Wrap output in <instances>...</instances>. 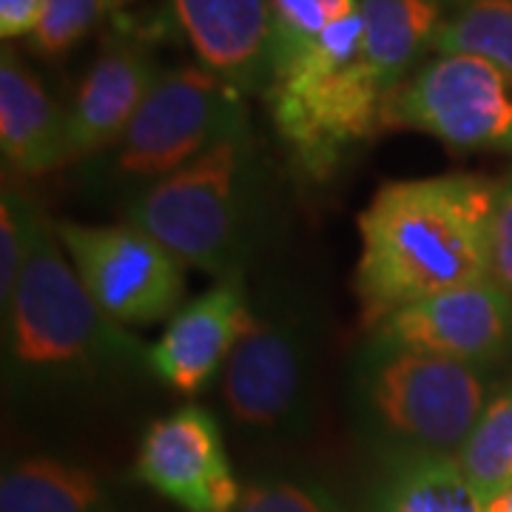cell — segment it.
I'll return each instance as SVG.
<instances>
[{
	"label": "cell",
	"mask_w": 512,
	"mask_h": 512,
	"mask_svg": "<svg viewBox=\"0 0 512 512\" xmlns=\"http://www.w3.org/2000/svg\"><path fill=\"white\" fill-rule=\"evenodd\" d=\"M498 180L436 174L384 183L359 214L353 291L362 328L439 293L490 279Z\"/></svg>",
	"instance_id": "1"
},
{
	"label": "cell",
	"mask_w": 512,
	"mask_h": 512,
	"mask_svg": "<svg viewBox=\"0 0 512 512\" xmlns=\"http://www.w3.org/2000/svg\"><path fill=\"white\" fill-rule=\"evenodd\" d=\"M3 345L15 390L83 384L109 370L151 373L148 348L89 296L46 214L3 316Z\"/></svg>",
	"instance_id": "2"
},
{
	"label": "cell",
	"mask_w": 512,
	"mask_h": 512,
	"mask_svg": "<svg viewBox=\"0 0 512 512\" xmlns=\"http://www.w3.org/2000/svg\"><path fill=\"white\" fill-rule=\"evenodd\" d=\"M350 419L370 453L458 456L493 399L490 373L376 336L350 362Z\"/></svg>",
	"instance_id": "3"
},
{
	"label": "cell",
	"mask_w": 512,
	"mask_h": 512,
	"mask_svg": "<svg viewBox=\"0 0 512 512\" xmlns=\"http://www.w3.org/2000/svg\"><path fill=\"white\" fill-rule=\"evenodd\" d=\"M131 225L183 262L239 279L262 228V163L251 126L237 128L194 163L140 188L126 205Z\"/></svg>",
	"instance_id": "4"
},
{
	"label": "cell",
	"mask_w": 512,
	"mask_h": 512,
	"mask_svg": "<svg viewBox=\"0 0 512 512\" xmlns=\"http://www.w3.org/2000/svg\"><path fill=\"white\" fill-rule=\"evenodd\" d=\"M251 126L245 94L202 63L168 69L106 151L120 183L151 185L194 163L237 128Z\"/></svg>",
	"instance_id": "5"
},
{
	"label": "cell",
	"mask_w": 512,
	"mask_h": 512,
	"mask_svg": "<svg viewBox=\"0 0 512 512\" xmlns=\"http://www.w3.org/2000/svg\"><path fill=\"white\" fill-rule=\"evenodd\" d=\"M220 402L256 439L299 436L313 416L311 322L288 305H251L220 373Z\"/></svg>",
	"instance_id": "6"
},
{
	"label": "cell",
	"mask_w": 512,
	"mask_h": 512,
	"mask_svg": "<svg viewBox=\"0 0 512 512\" xmlns=\"http://www.w3.org/2000/svg\"><path fill=\"white\" fill-rule=\"evenodd\" d=\"M421 131L458 151L512 154V77L478 55H436L387 94L382 131Z\"/></svg>",
	"instance_id": "7"
},
{
	"label": "cell",
	"mask_w": 512,
	"mask_h": 512,
	"mask_svg": "<svg viewBox=\"0 0 512 512\" xmlns=\"http://www.w3.org/2000/svg\"><path fill=\"white\" fill-rule=\"evenodd\" d=\"M74 271L123 328H154L183 308L185 265L137 225L55 222Z\"/></svg>",
	"instance_id": "8"
},
{
	"label": "cell",
	"mask_w": 512,
	"mask_h": 512,
	"mask_svg": "<svg viewBox=\"0 0 512 512\" xmlns=\"http://www.w3.org/2000/svg\"><path fill=\"white\" fill-rule=\"evenodd\" d=\"M134 473L185 512H234L242 495L220 421L197 404L148 424Z\"/></svg>",
	"instance_id": "9"
},
{
	"label": "cell",
	"mask_w": 512,
	"mask_h": 512,
	"mask_svg": "<svg viewBox=\"0 0 512 512\" xmlns=\"http://www.w3.org/2000/svg\"><path fill=\"white\" fill-rule=\"evenodd\" d=\"M370 336L490 370L512 356V296L484 279L393 313Z\"/></svg>",
	"instance_id": "10"
},
{
	"label": "cell",
	"mask_w": 512,
	"mask_h": 512,
	"mask_svg": "<svg viewBox=\"0 0 512 512\" xmlns=\"http://www.w3.org/2000/svg\"><path fill=\"white\" fill-rule=\"evenodd\" d=\"M163 77L154 49L134 29H111L69 109L74 163L106 154Z\"/></svg>",
	"instance_id": "11"
},
{
	"label": "cell",
	"mask_w": 512,
	"mask_h": 512,
	"mask_svg": "<svg viewBox=\"0 0 512 512\" xmlns=\"http://www.w3.org/2000/svg\"><path fill=\"white\" fill-rule=\"evenodd\" d=\"M248 313L251 299L239 279L200 293L171 316L163 336L148 348L151 373L177 393L197 396L222 373Z\"/></svg>",
	"instance_id": "12"
},
{
	"label": "cell",
	"mask_w": 512,
	"mask_h": 512,
	"mask_svg": "<svg viewBox=\"0 0 512 512\" xmlns=\"http://www.w3.org/2000/svg\"><path fill=\"white\" fill-rule=\"evenodd\" d=\"M171 18L205 69L245 94L271 83V0H168Z\"/></svg>",
	"instance_id": "13"
},
{
	"label": "cell",
	"mask_w": 512,
	"mask_h": 512,
	"mask_svg": "<svg viewBox=\"0 0 512 512\" xmlns=\"http://www.w3.org/2000/svg\"><path fill=\"white\" fill-rule=\"evenodd\" d=\"M0 151L23 177H43L74 163L69 111L57 106L12 46L0 52Z\"/></svg>",
	"instance_id": "14"
},
{
	"label": "cell",
	"mask_w": 512,
	"mask_h": 512,
	"mask_svg": "<svg viewBox=\"0 0 512 512\" xmlns=\"http://www.w3.org/2000/svg\"><path fill=\"white\" fill-rule=\"evenodd\" d=\"M367 72L390 94L433 52L447 20L444 0H359Z\"/></svg>",
	"instance_id": "15"
},
{
	"label": "cell",
	"mask_w": 512,
	"mask_h": 512,
	"mask_svg": "<svg viewBox=\"0 0 512 512\" xmlns=\"http://www.w3.org/2000/svg\"><path fill=\"white\" fill-rule=\"evenodd\" d=\"M0 512H120V498L89 464L26 456L3 467Z\"/></svg>",
	"instance_id": "16"
},
{
	"label": "cell",
	"mask_w": 512,
	"mask_h": 512,
	"mask_svg": "<svg viewBox=\"0 0 512 512\" xmlns=\"http://www.w3.org/2000/svg\"><path fill=\"white\" fill-rule=\"evenodd\" d=\"M365 512H484V504L453 456H410L379 461Z\"/></svg>",
	"instance_id": "17"
},
{
	"label": "cell",
	"mask_w": 512,
	"mask_h": 512,
	"mask_svg": "<svg viewBox=\"0 0 512 512\" xmlns=\"http://www.w3.org/2000/svg\"><path fill=\"white\" fill-rule=\"evenodd\" d=\"M458 467L473 490L490 498L512 484V382L493 393L473 433L458 450Z\"/></svg>",
	"instance_id": "18"
},
{
	"label": "cell",
	"mask_w": 512,
	"mask_h": 512,
	"mask_svg": "<svg viewBox=\"0 0 512 512\" xmlns=\"http://www.w3.org/2000/svg\"><path fill=\"white\" fill-rule=\"evenodd\" d=\"M436 55H478L512 77V0H470L447 12Z\"/></svg>",
	"instance_id": "19"
},
{
	"label": "cell",
	"mask_w": 512,
	"mask_h": 512,
	"mask_svg": "<svg viewBox=\"0 0 512 512\" xmlns=\"http://www.w3.org/2000/svg\"><path fill=\"white\" fill-rule=\"evenodd\" d=\"M359 15V0H271V77L291 69L302 55Z\"/></svg>",
	"instance_id": "20"
},
{
	"label": "cell",
	"mask_w": 512,
	"mask_h": 512,
	"mask_svg": "<svg viewBox=\"0 0 512 512\" xmlns=\"http://www.w3.org/2000/svg\"><path fill=\"white\" fill-rule=\"evenodd\" d=\"M43 211L15 185H3L0 191V311L12 308V299L20 285L23 268L35 245L37 222Z\"/></svg>",
	"instance_id": "21"
},
{
	"label": "cell",
	"mask_w": 512,
	"mask_h": 512,
	"mask_svg": "<svg viewBox=\"0 0 512 512\" xmlns=\"http://www.w3.org/2000/svg\"><path fill=\"white\" fill-rule=\"evenodd\" d=\"M234 512H350L328 484L308 476H259L242 484Z\"/></svg>",
	"instance_id": "22"
},
{
	"label": "cell",
	"mask_w": 512,
	"mask_h": 512,
	"mask_svg": "<svg viewBox=\"0 0 512 512\" xmlns=\"http://www.w3.org/2000/svg\"><path fill=\"white\" fill-rule=\"evenodd\" d=\"M109 0H46L29 49L43 60L69 55L109 15Z\"/></svg>",
	"instance_id": "23"
},
{
	"label": "cell",
	"mask_w": 512,
	"mask_h": 512,
	"mask_svg": "<svg viewBox=\"0 0 512 512\" xmlns=\"http://www.w3.org/2000/svg\"><path fill=\"white\" fill-rule=\"evenodd\" d=\"M490 279L512 296V171L498 180L490 225Z\"/></svg>",
	"instance_id": "24"
},
{
	"label": "cell",
	"mask_w": 512,
	"mask_h": 512,
	"mask_svg": "<svg viewBox=\"0 0 512 512\" xmlns=\"http://www.w3.org/2000/svg\"><path fill=\"white\" fill-rule=\"evenodd\" d=\"M46 0H0V35L3 40L32 37Z\"/></svg>",
	"instance_id": "25"
},
{
	"label": "cell",
	"mask_w": 512,
	"mask_h": 512,
	"mask_svg": "<svg viewBox=\"0 0 512 512\" xmlns=\"http://www.w3.org/2000/svg\"><path fill=\"white\" fill-rule=\"evenodd\" d=\"M481 504H484V512H512V484L484 498Z\"/></svg>",
	"instance_id": "26"
},
{
	"label": "cell",
	"mask_w": 512,
	"mask_h": 512,
	"mask_svg": "<svg viewBox=\"0 0 512 512\" xmlns=\"http://www.w3.org/2000/svg\"><path fill=\"white\" fill-rule=\"evenodd\" d=\"M128 3H134V0H109L111 12H123V9H126Z\"/></svg>",
	"instance_id": "27"
},
{
	"label": "cell",
	"mask_w": 512,
	"mask_h": 512,
	"mask_svg": "<svg viewBox=\"0 0 512 512\" xmlns=\"http://www.w3.org/2000/svg\"><path fill=\"white\" fill-rule=\"evenodd\" d=\"M447 3V9H456V6H461V3H470V0H444Z\"/></svg>",
	"instance_id": "28"
}]
</instances>
